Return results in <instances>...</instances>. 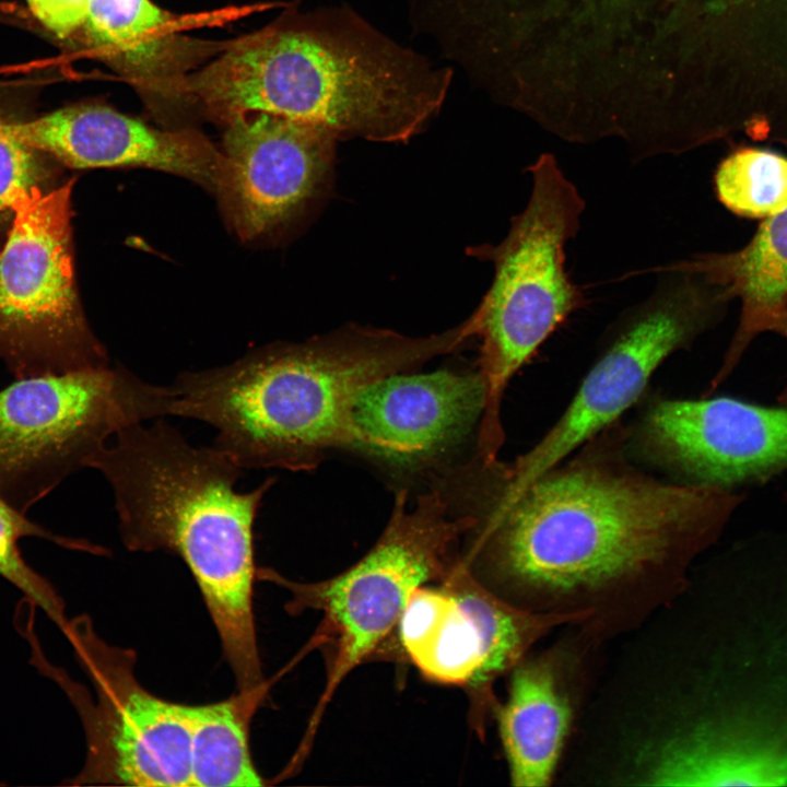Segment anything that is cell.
I'll list each match as a JSON object with an SVG mask.
<instances>
[{"mask_svg": "<svg viewBox=\"0 0 787 787\" xmlns=\"http://www.w3.org/2000/svg\"><path fill=\"white\" fill-rule=\"evenodd\" d=\"M485 479L466 557L520 608L585 615L594 638L672 600L744 498L643 471L620 421L518 491Z\"/></svg>", "mask_w": 787, "mask_h": 787, "instance_id": "cell-1", "label": "cell"}, {"mask_svg": "<svg viewBox=\"0 0 787 787\" xmlns=\"http://www.w3.org/2000/svg\"><path fill=\"white\" fill-rule=\"evenodd\" d=\"M453 78L348 5L284 17L223 45L186 98L227 125L255 113L319 125L337 140L404 142L442 108Z\"/></svg>", "mask_w": 787, "mask_h": 787, "instance_id": "cell-2", "label": "cell"}, {"mask_svg": "<svg viewBox=\"0 0 787 787\" xmlns=\"http://www.w3.org/2000/svg\"><path fill=\"white\" fill-rule=\"evenodd\" d=\"M470 338L466 319L430 337L348 326L302 343L272 344L177 376L171 415L211 425L213 446L243 470H310L326 449H361L352 410L363 388Z\"/></svg>", "mask_w": 787, "mask_h": 787, "instance_id": "cell-3", "label": "cell"}, {"mask_svg": "<svg viewBox=\"0 0 787 787\" xmlns=\"http://www.w3.org/2000/svg\"><path fill=\"white\" fill-rule=\"evenodd\" d=\"M90 468L111 486L129 550L172 552L185 562L238 691L263 685L252 611L254 527L274 478L236 491L243 469L214 446L191 445L163 418L118 431Z\"/></svg>", "mask_w": 787, "mask_h": 787, "instance_id": "cell-4", "label": "cell"}, {"mask_svg": "<svg viewBox=\"0 0 787 787\" xmlns=\"http://www.w3.org/2000/svg\"><path fill=\"white\" fill-rule=\"evenodd\" d=\"M526 172L531 191L525 209L512 218L500 244L474 252L494 266L490 289L472 314L486 386L478 454L489 460L497 457L504 441L501 402L510 378L588 305L565 267V246L578 234L586 201L551 153L541 154Z\"/></svg>", "mask_w": 787, "mask_h": 787, "instance_id": "cell-5", "label": "cell"}, {"mask_svg": "<svg viewBox=\"0 0 787 787\" xmlns=\"http://www.w3.org/2000/svg\"><path fill=\"white\" fill-rule=\"evenodd\" d=\"M646 272L657 274L651 293L607 327L592 366L562 415L533 447L504 466V491L525 488L619 421L661 363L720 324L733 301L723 285L676 261Z\"/></svg>", "mask_w": 787, "mask_h": 787, "instance_id": "cell-6", "label": "cell"}, {"mask_svg": "<svg viewBox=\"0 0 787 787\" xmlns=\"http://www.w3.org/2000/svg\"><path fill=\"white\" fill-rule=\"evenodd\" d=\"M407 500V491L401 490L375 545L332 578L301 584L262 571L292 592L291 612L315 609L324 614L317 636L327 659L320 707L348 673L384 649L414 590L439 583L449 573L457 562L455 544L477 522L471 514L450 515L438 491L419 496L410 509Z\"/></svg>", "mask_w": 787, "mask_h": 787, "instance_id": "cell-7", "label": "cell"}, {"mask_svg": "<svg viewBox=\"0 0 787 787\" xmlns=\"http://www.w3.org/2000/svg\"><path fill=\"white\" fill-rule=\"evenodd\" d=\"M173 400L122 367L17 378L0 390V495L25 513L118 431L171 415Z\"/></svg>", "mask_w": 787, "mask_h": 787, "instance_id": "cell-8", "label": "cell"}, {"mask_svg": "<svg viewBox=\"0 0 787 787\" xmlns=\"http://www.w3.org/2000/svg\"><path fill=\"white\" fill-rule=\"evenodd\" d=\"M95 692H90L44 656L32 631L35 666L68 695L83 725L86 759L70 785L192 787L187 704L161 698L134 674V655L114 647L93 630L85 615L60 627Z\"/></svg>", "mask_w": 787, "mask_h": 787, "instance_id": "cell-9", "label": "cell"}, {"mask_svg": "<svg viewBox=\"0 0 787 787\" xmlns=\"http://www.w3.org/2000/svg\"><path fill=\"white\" fill-rule=\"evenodd\" d=\"M73 181L20 203L0 252V360L17 378L108 366L75 292Z\"/></svg>", "mask_w": 787, "mask_h": 787, "instance_id": "cell-10", "label": "cell"}, {"mask_svg": "<svg viewBox=\"0 0 787 787\" xmlns=\"http://www.w3.org/2000/svg\"><path fill=\"white\" fill-rule=\"evenodd\" d=\"M580 616L520 608L484 585L457 560L438 587H419L396 629L399 648L426 679L467 686L481 715L497 705L491 685L552 630ZM471 691V692H472Z\"/></svg>", "mask_w": 787, "mask_h": 787, "instance_id": "cell-11", "label": "cell"}, {"mask_svg": "<svg viewBox=\"0 0 787 787\" xmlns=\"http://www.w3.org/2000/svg\"><path fill=\"white\" fill-rule=\"evenodd\" d=\"M629 451L680 483L731 490L787 470V407L729 397L658 399L627 428Z\"/></svg>", "mask_w": 787, "mask_h": 787, "instance_id": "cell-12", "label": "cell"}, {"mask_svg": "<svg viewBox=\"0 0 787 787\" xmlns=\"http://www.w3.org/2000/svg\"><path fill=\"white\" fill-rule=\"evenodd\" d=\"M337 138L326 128L255 113L226 125L214 192L244 239L289 223L325 187Z\"/></svg>", "mask_w": 787, "mask_h": 787, "instance_id": "cell-13", "label": "cell"}, {"mask_svg": "<svg viewBox=\"0 0 787 787\" xmlns=\"http://www.w3.org/2000/svg\"><path fill=\"white\" fill-rule=\"evenodd\" d=\"M19 142L77 168L139 166L187 177L214 192L222 153L193 130H160L97 104L4 121Z\"/></svg>", "mask_w": 787, "mask_h": 787, "instance_id": "cell-14", "label": "cell"}, {"mask_svg": "<svg viewBox=\"0 0 787 787\" xmlns=\"http://www.w3.org/2000/svg\"><path fill=\"white\" fill-rule=\"evenodd\" d=\"M481 372L396 373L363 388L352 419L361 450L401 465L421 463L465 438L481 420Z\"/></svg>", "mask_w": 787, "mask_h": 787, "instance_id": "cell-15", "label": "cell"}, {"mask_svg": "<svg viewBox=\"0 0 787 787\" xmlns=\"http://www.w3.org/2000/svg\"><path fill=\"white\" fill-rule=\"evenodd\" d=\"M591 639L526 655L512 669L507 700L493 709L512 785L552 783L575 718L579 656Z\"/></svg>", "mask_w": 787, "mask_h": 787, "instance_id": "cell-16", "label": "cell"}, {"mask_svg": "<svg viewBox=\"0 0 787 787\" xmlns=\"http://www.w3.org/2000/svg\"><path fill=\"white\" fill-rule=\"evenodd\" d=\"M94 55L158 99L185 98L190 70L222 46L189 38L151 0H91L82 27Z\"/></svg>", "mask_w": 787, "mask_h": 787, "instance_id": "cell-17", "label": "cell"}, {"mask_svg": "<svg viewBox=\"0 0 787 787\" xmlns=\"http://www.w3.org/2000/svg\"><path fill=\"white\" fill-rule=\"evenodd\" d=\"M677 262L703 272L740 301L738 327L710 383L716 389L768 321L787 308V210L763 220L739 249L700 252Z\"/></svg>", "mask_w": 787, "mask_h": 787, "instance_id": "cell-18", "label": "cell"}, {"mask_svg": "<svg viewBox=\"0 0 787 787\" xmlns=\"http://www.w3.org/2000/svg\"><path fill=\"white\" fill-rule=\"evenodd\" d=\"M263 686L214 703L187 705L192 787L263 784L249 751L248 729Z\"/></svg>", "mask_w": 787, "mask_h": 787, "instance_id": "cell-19", "label": "cell"}, {"mask_svg": "<svg viewBox=\"0 0 787 787\" xmlns=\"http://www.w3.org/2000/svg\"><path fill=\"white\" fill-rule=\"evenodd\" d=\"M713 188L732 214L766 220L787 210V156L771 150L739 146L716 166Z\"/></svg>", "mask_w": 787, "mask_h": 787, "instance_id": "cell-20", "label": "cell"}, {"mask_svg": "<svg viewBox=\"0 0 787 787\" xmlns=\"http://www.w3.org/2000/svg\"><path fill=\"white\" fill-rule=\"evenodd\" d=\"M24 514L0 495V576L19 588L60 629L66 621L63 603L51 584L25 562L19 540L24 537H39L71 549H91L87 542L52 535L31 521Z\"/></svg>", "mask_w": 787, "mask_h": 787, "instance_id": "cell-21", "label": "cell"}, {"mask_svg": "<svg viewBox=\"0 0 787 787\" xmlns=\"http://www.w3.org/2000/svg\"><path fill=\"white\" fill-rule=\"evenodd\" d=\"M35 152L15 140L0 118V215L13 214L20 203L43 191V172Z\"/></svg>", "mask_w": 787, "mask_h": 787, "instance_id": "cell-22", "label": "cell"}, {"mask_svg": "<svg viewBox=\"0 0 787 787\" xmlns=\"http://www.w3.org/2000/svg\"><path fill=\"white\" fill-rule=\"evenodd\" d=\"M34 16L54 35L67 38L83 27L91 0H26Z\"/></svg>", "mask_w": 787, "mask_h": 787, "instance_id": "cell-23", "label": "cell"}, {"mask_svg": "<svg viewBox=\"0 0 787 787\" xmlns=\"http://www.w3.org/2000/svg\"><path fill=\"white\" fill-rule=\"evenodd\" d=\"M765 332H774L787 340V308L774 316L766 325ZM778 401L787 406V387L778 396Z\"/></svg>", "mask_w": 787, "mask_h": 787, "instance_id": "cell-24", "label": "cell"}]
</instances>
